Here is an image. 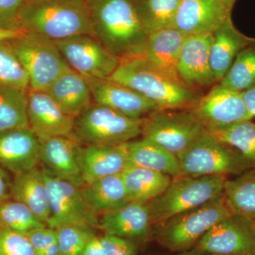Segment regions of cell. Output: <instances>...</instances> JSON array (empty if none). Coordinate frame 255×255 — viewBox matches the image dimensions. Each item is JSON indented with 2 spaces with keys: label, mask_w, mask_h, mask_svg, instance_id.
Here are the masks:
<instances>
[{
  "label": "cell",
  "mask_w": 255,
  "mask_h": 255,
  "mask_svg": "<svg viewBox=\"0 0 255 255\" xmlns=\"http://www.w3.org/2000/svg\"><path fill=\"white\" fill-rule=\"evenodd\" d=\"M142 27L147 36L172 27L182 0H132Z\"/></svg>",
  "instance_id": "cell-30"
},
{
  "label": "cell",
  "mask_w": 255,
  "mask_h": 255,
  "mask_svg": "<svg viewBox=\"0 0 255 255\" xmlns=\"http://www.w3.org/2000/svg\"><path fill=\"white\" fill-rule=\"evenodd\" d=\"M219 1L226 6V9L231 11H232L235 3H236V0H219Z\"/></svg>",
  "instance_id": "cell-46"
},
{
  "label": "cell",
  "mask_w": 255,
  "mask_h": 255,
  "mask_svg": "<svg viewBox=\"0 0 255 255\" xmlns=\"http://www.w3.org/2000/svg\"><path fill=\"white\" fill-rule=\"evenodd\" d=\"M185 38L173 27L155 32L147 37L143 56L160 71L171 78L180 80L177 66Z\"/></svg>",
  "instance_id": "cell-24"
},
{
  "label": "cell",
  "mask_w": 255,
  "mask_h": 255,
  "mask_svg": "<svg viewBox=\"0 0 255 255\" xmlns=\"http://www.w3.org/2000/svg\"><path fill=\"white\" fill-rule=\"evenodd\" d=\"M26 32L27 31H26V30L12 31V30L1 29V28H0V41H10V40L23 36Z\"/></svg>",
  "instance_id": "cell-44"
},
{
  "label": "cell",
  "mask_w": 255,
  "mask_h": 255,
  "mask_svg": "<svg viewBox=\"0 0 255 255\" xmlns=\"http://www.w3.org/2000/svg\"><path fill=\"white\" fill-rule=\"evenodd\" d=\"M253 45H255V38L238 31L231 17L213 33L210 65L216 83H219L224 78L240 52Z\"/></svg>",
  "instance_id": "cell-22"
},
{
  "label": "cell",
  "mask_w": 255,
  "mask_h": 255,
  "mask_svg": "<svg viewBox=\"0 0 255 255\" xmlns=\"http://www.w3.org/2000/svg\"><path fill=\"white\" fill-rule=\"evenodd\" d=\"M11 199L27 206L42 223L47 224L50 216L48 189L42 169H32L15 175Z\"/></svg>",
  "instance_id": "cell-25"
},
{
  "label": "cell",
  "mask_w": 255,
  "mask_h": 255,
  "mask_svg": "<svg viewBox=\"0 0 255 255\" xmlns=\"http://www.w3.org/2000/svg\"><path fill=\"white\" fill-rule=\"evenodd\" d=\"M254 228H255V221H254Z\"/></svg>",
  "instance_id": "cell-49"
},
{
  "label": "cell",
  "mask_w": 255,
  "mask_h": 255,
  "mask_svg": "<svg viewBox=\"0 0 255 255\" xmlns=\"http://www.w3.org/2000/svg\"><path fill=\"white\" fill-rule=\"evenodd\" d=\"M207 132L189 110H158L142 118V137L177 157Z\"/></svg>",
  "instance_id": "cell-9"
},
{
  "label": "cell",
  "mask_w": 255,
  "mask_h": 255,
  "mask_svg": "<svg viewBox=\"0 0 255 255\" xmlns=\"http://www.w3.org/2000/svg\"><path fill=\"white\" fill-rule=\"evenodd\" d=\"M28 91L0 85V131L28 127Z\"/></svg>",
  "instance_id": "cell-31"
},
{
  "label": "cell",
  "mask_w": 255,
  "mask_h": 255,
  "mask_svg": "<svg viewBox=\"0 0 255 255\" xmlns=\"http://www.w3.org/2000/svg\"><path fill=\"white\" fill-rule=\"evenodd\" d=\"M27 119L28 128L39 140L73 133L75 118L65 113L45 90L28 89Z\"/></svg>",
  "instance_id": "cell-14"
},
{
  "label": "cell",
  "mask_w": 255,
  "mask_h": 255,
  "mask_svg": "<svg viewBox=\"0 0 255 255\" xmlns=\"http://www.w3.org/2000/svg\"><path fill=\"white\" fill-rule=\"evenodd\" d=\"M43 255H60L59 246L57 238L46 247Z\"/></svg>",
  "instance_id": "cell-45"
},
{
  "label": "cell",
  "mask_w": 255,
  "mask_h": 255,
  "mask_svg": "<svg viewBox=\"0 0 255 255\" xmlns=\"http://www.w3.org/2000/svg\"><path fill=\"white\" fill-rule=\"evenodd\" d=\"M80 255H104L100 237L95 236L92 238L85 247Z\"/></svg>",
  "instance_id": "cell-43"
},
{
  "label": "cell",
  "mask_w": 255,
  "mask_h": 255,
  "mask_svg": "<svg viewBox=\"0 0 255 255\" xmlns=\"http://www.w3.org/2000/svg\"><path fill=\"white\" fill-rule=\"evenodd\" d=\"M208 132L239 151L255 168V124L251 120L236 122Z\"/></svg>",
  "instance_id": "cell-32"
},
{
  "label": "cell",
  "mask_w": 255,
  "mask_h": 255,
  "mask_svg": "<svg viewBox=\"0 0 255 255\" xmlns=\"http://www.w3.org/2000/svg\"><path fill=\"white\" fill-rule=\"evenodd\" d=\"M177 158L182 175L192 177L239 175L253 168L239 151L209 132Z\"/></svg>",
  "instance_id": "cell-7"
},
{
  "label": "cell",
  "mask_w": 255,
  "mask_h": 255,
  "mask_svg": "<svg viewBox=\"0 0 255 255\" xmlns=\"http://www.w3.org/2000/svg\"><path fill=\"white\" fill-rule=\"evenodd\" d=\"M0 255H36L26 234L0 227Z\"/></svg>",
  "instance_id": "cell-37"
},
{
  "label": "cell",
  "mask_w": 255,
  "mask_h": 255,
  "mask_svg": "<svg viewBox=\"0 0 255 255\" xmlns=\"http://www.w3.org/2000/svg\"><path fill=\"white\" fill-rule=\"evenodd\" d=\"M108 79L138 92L161 110H189L201 97L182 80L156 68L143 55L120 60Z\"/></svg>",
  "instance_id": "cell-2"
},
{
  "label": "cell",
  "mask_w": 255,
  "mask_h": 255,
  "mask_svg": "<svg viewBox=\"0 0 255 255\" xmlns=\"http://www.w3.org/2000/svg\"><path fill=\"white\" fill-rule=\"evenodd\" d=\"M26 235L36 255H43L46 247L57 238L55 230L48 226L36 228Z\"/></svg>",
  "instance_id": "cell-40"
},
{
  "label": "cell",
  "mask_w": 255,
  "mask_h": 255,
  "mask_svg": "<svg viewBox=\"0 0 255 255\" xmlns=\"http://www.w3.org/2000/svg\"><path fill=\"white\" fill-rule=\"evenodd\" d=\"M182 255H211L204 254V253H196V252L191 251H189V253H184V254H183Z\"/></svg>",
  "instance_id": "cell-47"
},
{
  "label": "cell",
  "mask_w": 255,
  "mask_h": 255,
  "mask_svg": "<svg viewBox=\"0 0 255 255\" xmlns=\"http://www.w3.org/2000/svg\"><path fill=\"white\" fill-rule=\"evenodd\" d=\"M191 251L211 255H255L254 221L231 215L209 230Z\"/></svg>",
  "instance_id": "cell-12"
},
{
  "label": "cell",
  "mask_w": 255,
  "mask_h": 255,
  "mask_svg": "<svg viewBox=\"0 0 255 255\" xmlns=\"http://www.w3.org/2000/svg\"><path fill=\"white\" fill-rule=\"evenodd\" d=\"M213 33L186 36L178 60L179 78L192 90L216 84L210 65Z\"/></svg>",
  "instance_id": "cell-19"
},
{
  "label": "cell",
  "mask_w": 255,
  "mask_h": 255,
  "mask_svg": "<svg viewBox=\"0 0 255 255\" xmlns=\"http://www.w3.org/2000/svg\"><path fill=\"white\" fill-rule=\"evenodd\" d=\"M12 181L9 172L0 167V204L11 199Z\"/></svg>",
  "instance_id": "cell-41"
},
{
  "label": "cell",
  "mask_w": 255,
  "mask_h": 255,
  "mask_svg": "<svg viewBox=\"0 0 255 255\" xmlns=\"http://www.w3.org/2000/svg\"><path fill=\"white\" fill-rule=\"evenodd\" d=\"M47 226L20 201L10 199L0 204V227L23 234Z\"/></svg>",
  "instance_id": "cell-34"
},
{
  "label": "cell",
  "mask_w": 255,
  "mask_h": 255,
  "mask_svg": "<svg viewBox=\"0 0 255 255\" xmlns=\"http://www.w3.org/2000/svg\"><path fill=\"white\" fill-rule=\"evenodd\" d=\"M223 194L233 214L255 221V168L226 179Z\"/></svg>",
  "instance_id": "cell-29"
},
{
  "label": "cell",
  "mask_w": 255,
  "mask_h": 255,
  "mask_svg": "<svg viewBox=\"0 0 255 255\" xmlns=\"http://www.w3.org/2000/svg\"><path fill=\"white\" fill-rule=\"evenodd\" d=\"M0 85L29 89V79L9 41H0Z\"/></svg>",
  "instance_id": "cell-35"
},
{
  "label": "cell",
  "mask_w": 255,
  "mask_h": 255,
  "mask_svg": "<svg viewBox=\"0 0 255 255\" xmlns=\"http://www.w3.org/2000/svg\"><path fill=\"white\" fill-rule=\"evenodd\" d=\"M129 164L152 169L174 177L182 175L179 159L155 142L144 138L128 142Z\"/></svg>",
  "instance_id": "cell-27"
},
{
  "label": "cell",
  "mask_w": 255,
  "mask_h": 255,
  "mask_svg": "<svg viewBox=\"0 0 255 255\" xmlns=\"http://www.w3.org/2000/svg\"><path fill=\"white\" fill-rule=\"evenodd\" d=\"M13 51L29 79V89L46 90L61 74L70 67L50 38L26 32L10 40Z\"/></svg>",
  "instance_id": "cell-8"
},
{
  "label": "cell",
  "mask_w": 255,
  "mask_h": 255,
  "mask_svg": "<svg viewBox=\"0 0 255 255\" xmlns=\"http://www.w3.org/2000/svg\"><path fill=\"white\" fill-rule=\"evenodd\" d=\"M231 17L219 0H182L172 27L185 36L214 33Z\"/></svg>",
  "instance_id": "cell-17"
},
{
  "label": "cell",
  "mask_w": 255,
  "mask_h": 255,
  "mask_svg": "<svg viewBox=\"0 0 255 255\" xmlns=\"http://www.w3.org/2000/svg\"><path fill=\"white\" fill-rule=\"evenodd\" d=\"M25 2L27 3H33V2H38V1H43V0H24Z\"/></svg>",
  "instance_id": "cell-48"
},
{
  "label": "cell",
  "mask_w": 255,
  "mask_h": 255,
  "mask_svg": "<svg viewBox=\"0 0 255 255\" xmlns=\"http://www.w3.org/2000/svg\"><path fill=\"white\" fill-rule=\"evenodd\" d=\"M41 142L29 128L0 131V167L14 175L37 168Z\"/></svg>",
  "instance_id": "cell-16"
},
{
  "label": "cell",
  "mask_w": 255,
  "mask_h": 255,
  "mask_svg": "<svg viewBox=\"0 0 255 255\" xmlns=\"http://www.w3.org/2000/svg\"><path fill=\"white\" fill-rule=\"evenodd\" d=\"M45 91L65 113L73 118L93 103L87 80L71 68L61 74Z\"/></svg>",
  "instance_id": "cell-23"
},
{
  "label": "cell",
  "mask_w": 255,
  "mask_h": 255,
  "mask_svg": "<svg viewBox=\"0 0 255 255\" xmlns=\"http://www.w3.org/2000/svg\"><path fill=\"white\" fill-rule=\"evenodd\" d=\"M227 178L223 176L180 175L172 177L160 195L147 202L153 225L203 205L222 194Z\"/></svg>",
  "instance_id": "cell-5"
},
{
  "label": "cell",
  "mask_w": 255,
  "mask_h": 255,
  "mask_svg": "<svg viewBox=\"0 0 255 255\" xmlns=\"http://www.w3.org/2000/svg\"><path fill=\"white\" fill-rule=\"evenodd\" d=\"M208 131L252 120L240 92L217 84L189 109Z\"/></svg>",
  "instance_id": "cell-13"
},
{
  "label": "cell",
  "mask_w": 255,
  "mask_h": 255,
  "mask_svg": "<svg viewBox=\"0 0 255 255\" xmlns=\"http://www.w3.org/2000/svg\"><path fill=\"white\" fill-rule=\"evenodd\" d=\"M220 85L238 92L255 85V45L240 52Z\"/></svg>",
  "instance_id": "cell-33"
},
{
  "label": "cell",
  "mask_w": 255,
  "mask_h": 255,
  "mask_svg": "<svg viewBox=\"0 0 255 255\" xmlns=\"http://www.w3.org/2000/svg\"><path fill=\"white\" fill-rule=\"evenodd\" d=\"M151 255V254H150V255Z\"/></svg>",
  "instance_id": "cell-50"
},
{
  "label": "cell",
  "mask_w": 255,
  "mask_h": 255,
  "mask_svg": "<svg viewBox=\"0 0 255 255\" xmlns=\"http://www.w3.org/2000/svg\"><path fill=\"white\" fill-rule=\"evenodd\" d=\"M131 201L147 203L168 187L172 177L152 169L128 165L121 174Z\"/></svg>",
  "instance_id": "cell-28"
},
{
  "label": "cell",
  "mask_w": 255,
  "mask_h": 255,
  "mask_svg": "<svg viewBox=\"0 0 255 255\" xmlns=\"http://www.w3.org/2000/svg\"><path fill=\"white\" fill-rule=\"evenodd\" d=\"M82 192L89 208L99 216L131 201L121 174L100 178L85 184Z\"/></svg>",
  "instance_id": "cell-26"
},
{
  "label": "cell",
  "mask_w": 255,
  "mask_h": 255,
  "mask_svg": "<svg viewBox=\"0 0 255 255\" xmlns=\"http://www.w3.org/2000/svg\"><path fill=\"white\" fill-rule=\"evenodd\" d=\"M24 0H0V28L1 29H23L20 23L19 14Z\"/></svg>",
  "instance_id": "cell-38"
},
{
  "label": "cell",
  "mask_w": 255,
  "mask_h": 255,
  "mask_svg": "<svg viewBox=\"0 0 255 255\" xmlns=\"http://www.w3.org/2000/svg\"><path fill=\"white\" fill-rule=\"evenodd\" d=\"M83 77L90 86L92 100L96 104L110 107L133 119H142L161 110L155 104L126 85L110 79Z\"/></svg>",
  "instance_id": "cell-15"
},
{
  "label": "cell",
  "mask_w": 255,
  "mask_h": 255,
  "mask_svg": "<svg viewBox=\"0 0 255 255\" xmlns=\"http://www.w3.org/2000/svg\"><path fill=\"white\" fill-rule=\"evenodd\" d=\"M78 159L84 185L111 175L121 174L129 164L128 142L107 145H82Z\"/></svg>",
  "instance_id": "cell-20"
},
{
  "label": "cell",
  "mask_w": 255,
  "mask_h": 255,
  "mask_svg": "<svg viewBox=\"0 0 255 255\" xmlns=\"http://www.w3.org/2000/svg\"><path fill=\"white\" fill-rule=\"evenodd\" d=\"M48 189L50 216L46 226L53 229L66 225L98 229L99 216L84 199L82 187L42 169Z\"/></svg>",
  "instance_id": "cell-10"
},
{
  "label": "cell",
  "mask_w": 255,
  "mask_h": 255,
  "mask_svg": "<svg viewBox=\"0 0 255 255\" xmlns=\"http://www.w3.org/2000/svg\"><path fill=\"white\" fill-rule=\"evenodd\" d=\"M224 194L203 204L169 218L158 225L156 241L171 252H186L214 225L232 215Z\"/></svg>",
  "instance_id": "cell-4"
},
{
  "label": "cell",
  "mask_w": 255,
  "mask_h": 255,
  "mask_svg": "<svg viewBox=\"0 0 255 255\" xmlns=\"http://www.w3.org/2000/svg\"><path fill=\"white\" fill-rule=\"evenodd\" d=\"M242 99L248 113L253 118L255 117V86L241 92Z\"/></svg>",
  "instance_id": "cell-42"
},
{
  "label": "cell",
  "mask_w": 255,
  "mask_h": 255,
  "mask_svg": "<svg viewBox=\"0 0 255 255\" xmlns=\"http://www.w3.org/2000/svg\"><path fill=\"white\" fill-rule=\"evenodd\" d=\"M142 119L92 103L74 121L72 135L82 145H116L141 135Z\"/></svg>",
  "instance_id": "cell-6"
},
{
  "label": "cell",
  "mask_w": 255,
  "mask_h": 255,
  "mask_svg": "<svg viewBox=\"0 0 255 255\" xmlns=\"http://www.w3.org/2000/svg\"><path fill=\"white\" fill-rule=\"evenodd\" d=\"M19 19L23 29L53 41L78 35L94 36L86 0L25 2L20 11Z\"/></svg>",
  "instance_id": "cell-3"
},
{
  "label": "cell",
  "mask_w": 255,
  "mask_h": 255,
  "mask_svg": "<svg viewBox=\"0 0 255 255\" xmlns=\"http://www.w3.org/2000/svg\"><path fill=\"white\" fill-rule=\"evenodd\" d=\"M41 162L43 169L55 177L83 187L78 159L79 143L73 137L56 136L41 139Z\"/></svg>",
  "instance_id": "cell-21"
},
{
  "label": "cell",
  "mask_w": 255,
  "mask_h": 255,
  "mask_svg": "<svg viewBox=\"0 0 255 255\" xmlns=\"http://www.w3.org/2000/svg\"><path fill=\"white\" fill-rule=\"evenodd\" d=\"M60 255H80L85 247L97 236L95 229L66 225L55 229Z\"/></svg>",
  "instance_id": "cell-36"
},
{
  "label": "cell",
  "mask_w": 255,
  "mask_h": 255,
  "mask_svg": "<svg viewBox=\"0 0 255 255\" xmlns=\"http://www.w3.org/2000/svg\"><path fill=\"white\" fill-rule=\"evenodd\" d=\"M94 36L119 60L142 56L147 36L132 0H86Z\"/></svg>",
  "instance_id": "cell-1"
},
{
  "label": "cell",
  "mask_w": 255,
  "mask_h": 255,
  "mask_svg": "<svg viewBox=\"0 0 255 255\" xmlns=\"http://www.w3.org/2000/svg\"><path fill=\"white\" fill-rule=\"evenodd\" d=\"M54 41L69 66L83 76L110 78L120 61L92 35H78Z\"/></svg>",
  "instance_id": "cell-11"
},
{
  "label": "cell",
  "mask_w": 255,
  "mask_h": 255,
  "mask_svg": "<svg viewBox=\"0 0 255 255\" xmlns=\"http://www.w3.org/2000/svg\"><path fill=\"white\" fill-rule=\"evenodd\" d=\"M152 223L147 203L130 201L99 216V228L105 234L137 242L148 241Z\"/></svg>",
  "instance_id": "cell-18"
},
{
  "label": "cell",
  "mask_w": 255,
  "mask_h": 255,
  "mask_svg": "<svg viewBox=\"0 0 255 255\" xmlns=\"http://www.w3.org/2000/svg\"><path fill=\"white\" fill-rule=\"evenodd\" d=\"M100 238L104 255H137V244L134 242L107 234Z\"/></svg>",
  "instance_id": "cell-39"
}]
</instances>
